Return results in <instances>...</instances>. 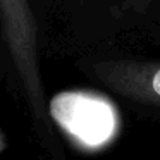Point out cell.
I'll list each match as a JSON object with an SVG mask.
<instances>
[{
    "label": "cell",
    "mask_w": 160,
    "mask_h": 160,
    "mask_svg": "<svg viewBox=\"0 0 160 160\" xmlns=\"http://www.w3.org/2000/svg\"><path fill=\"white\" fill-rule=\"evenodd\" d=\"M107 74L124 93L139 100L160 103V64H108Z\"/></svg>",
    "instance_id": "3957f363"
},
{
    "label": "cell",
    "mask_w": 160,
    "mask_h": 160,
    "mask_svg": "<svg viewBox=\"0 0 160 160\" xmlns=\"http://www.w3.org/2000/svg\"><path fill=\"white\" fill-rule=\"evenodd\" d=\"M0 150H2V136H0Z\"/></svg>",
    "instance_id": "277c9868"
},
{
    "label": "cell",
    "mask_w": 160,
    "mask_h": 160,
    "mask_svg": "<svg viewBox=\"0 0 160 160\" xmlns=\"http://www.w3.org/2000/svg\"><path fill=\"white\" fill-rule=\"evenodd\" d=\"M52 115L69 134L88 146L103 145L115 131L110 103L86 93H62L52 100Z\"/></svg>",
    "instance_id": "6da1fadb"
},
{
    "label": "cell",
    "mask_w": 160,
    "mask_h": 160,
    "mask_svg": "<svg viewBox=\"0 0 160 160\" xmlns=\"http://www.w3.org/2000/svg\"><path fill=\"white\" fill-rule=\"evenodd\" d=\"M0 18L4 35L21 66H35L36 26L29 0H0Z\"/></svg>",
    "instance_id": "7a4b0ae2"
}]
</instances>
